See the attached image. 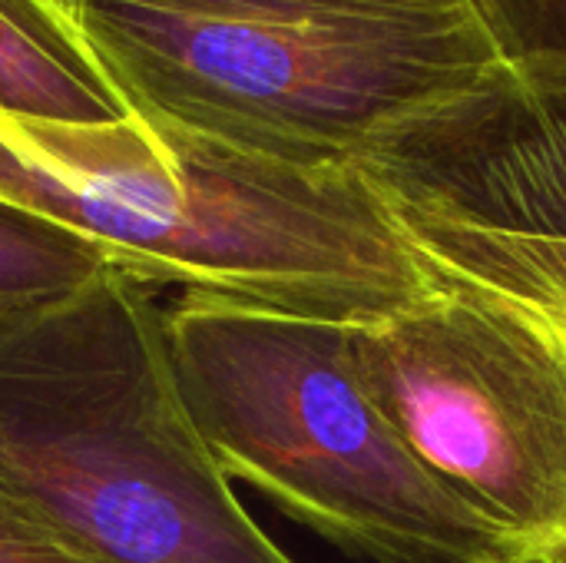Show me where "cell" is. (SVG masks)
Here are the masks:
<instances>
[{"mask_svg": "<svg viewBox=\"0 0 566 563\" xmlns=\"http://www.w3.org/2000/svg\"><path fill=\"white\" fill-rule=\"evenodd\" d=\"M156 292L106 265L0 319V481L106 563H295L202 441Z\"/></svg>", "mask_w": 566, "mask_h": 563, "instance_id": "obj_3", "label": "cell"}, {"mask_svg": "<svg viewBox=\"0 0 566 563\" xmlns=\"http://www.w3.org/2000/svg\"><path fill=\"white\" fill-rule=\"evenodd\" d=\"M0 199L163 289L365 325L438 289L381 189L352 166H295L129 113H0Z\"/></svg>", "mask_w": 566, "mask_h": 563, "instance_id": "obj_1", "label": "cell"}, {"mask_svg": "<svg viewBox=\"0 0 566 563\" xmlns=\"http://www.w3.org/2000/svg\"><path fill=\"white\" fill-rule=\"evenodd\" d=\"M0 563H106L0 481Z\"/></svg>", "mask_w": 566, "mask_h": 563, "instance_id": "obj_9", "label": "cell"}, {"mask_svg": "<svg viewBox=\"0 0 566 563\" xmlns=\"http://www.w3.org/2000/svg\"><path fill=\"white\" fill-rule=\"evenodd\" d=\"M56 3H60V7H63V10H66V7H70V0H56Z\"/></svg>", "mask_w": 566, "mask_h": 563, "instance_id": "obj_11", "label": "cell"}, {"mask_svg": "<svg viewBox=\"0 0 566 563\" xmlns=\"http://www.w3.org/2000/svg\"><path fill=\"white\" fill-rule=\"evenodd\" d=\"M361 173L395 206L566 242V63L514 60Z\"/></svg>", "mask_w": 566, "mask_h": 563, "instance_id": "obj_6", "label": "cell"}, {"mask_svg": "<svg viewBox=\"0 0 566 563\" xmlns=\"http://www.w3.org/2000/svg\"><path fill=\"white\" fill-rule=\"evenodd\" d=\"M514 60L566 63V0H484Z\"/></svg>", "mask_w": 566, "mask_h": 563, "instance_id": "obj_10", "label": "cell"}, {"mask_svg": "<svg viewBox=\"0 0 566 563\" xmlns=\"http://www.w3.org/2000/svg\"><path fill=\"white\" fill-rule=\"evenodd\" d=\"M106 265L113 262L96 246L0 199V319L66 295Z\"/></svg>", "mask_w": 566, "mask_h": 563, "instance_id": "obj_8", "label": "cell"}, {"mask_svg": "<svg viewBox=\"0 0 566 563\" xmlns=\"http://www.w3.org/2000/svg\"><path fill=\"white\" fill-rule=\"evenodd\" d=\"M551 563H566V557H564V561H551Z\"/></svg>", "mask_w": 566, "mask_h": 563, "instance_id": "obj_12", "label": "cell"}, {"mask_svg": "<svg viewBox=\"0 0 566 563\" xmlns=\"http://www.w3.org/2000/svg\"><path fill=\"white\" fill-rule=\"evenodd\" d=\"M129 113L361 169L511 63L484 0H70Z\"/></svg>", "mask_w": 566, "mask_h": 563, "instance_id": "obj_2", "label": "cell"}, {"mask_svg": "<svg viewBox=\"0 0 566 563\" xmlns=\"http://www.w3.org/2000/svg\"><path fill=\"white\" fill-rule=\"evenodd\" d=\"M163 312L179 392L229 481L348 557L521 563L375 405L348 325L192 289Z\"/></svg>", "mask_w": 566, "mask_h": 563, "instance_id": "obj_4", "label": "cell"}, {"mask_svg": "<svg viewBox=\"0 0 566 563\" xmlns=\"http://www.w3.org/2000/svg\"><path fill=\"white\" fill-rule=\"evenodd\" d=\"M0 113L50 123L129 116L56 0H0Z\"/></svg>", "mask_w": 566, "mask_h": 563, "instance_id": "obj_7", "label": "cell"}, {"mask_svg": "<svg viewBox=\"0 0 566 563\" xmlns=\"http://www.w3.org/2000/svg\"><path fill=\"white\" fill-rule=\"evenodd\" d=\"M352 365L408 448L521 563L566 557V332L448 282L348 325Z\"/></svg>", "mask_w": 566, "mask_h": 563, "instance_id": "obj_5", "label": "cell"}]
</instances>
